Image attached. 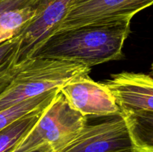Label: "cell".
Wrapping results in <instances>:
<instances>
[{"mask_svg": "<svg viewBox=\"0 0 153 152\" xmlns=\"http://www.w3.org/2000/svg\"><path fill=\"white\" fill-rule=\"evenodd\" d=\"M130 24V19H121L58 31L37 48L31 58L70 61L90 68L120 60L131 31Z\"/></svg>", "mask_w": 153, "mask_h": 152, "instance_id": "cell-1", "label": "cell"}, {"mask_svg": "<svg viewBox=\"0 0 153 152\" xmlns=\"http://www.w3.org/2000/svg\"><path fill=\"white\" fill-rule=\"evenodd\" d=\"M83 64L33 58L24 63L13 81L0 95V111L52 89H61L73 79L89 75Z\"/></svg>", "mask_w": 153, "mask_h": 152, "instance_id": "cell-2", "label": "cell"}, {"mask_svg": "<svg viewBox=\"0 0 153 152\" xmlns=\"http://www.w3.org/2000/svg\"><path fill=\"white\" fill-rule=\"evenodd\" d=\"M86 125L87 116L74 110L59 89L35 125L10 152H57Z\"/></svg>", "mask_w": 153, "mask_h": 152, "instance_id": "cell-3", "label": "cell"}, {"mask_svg": "<svg viewBox=\"0 0 153 152\" xmlns=\"http://www.w3.org/2000/svg\"><path fill=\"white\" fill-rule=\"evenodd\" d=\"M152 4L153 0H73L56 31L88 24L131 20L136 13Z\"/></svg>", "mask_w": 153, "mask_h": 152, "instance_id": "cell-4", "label": "cell"}, {"mask_svg": "<svg viewBox=\"0 0 153 152\" xmlns=\"http://www.w3.org/2000/svg\"><path fill=\"white\" fill-rule=\"evenodd\" d=\"M57 152H132L128 129L120 114L94 125H86Z\"/></svg>", "mask_w": 153, "mask_h": 152, "instance_id": "cell-5", "label": "cell"}, {"mask_svg": "<svg viewBox=\"0 0 153 152\" xmlns=\"http://www.w3.org/2000/svg\"><path fill=\"white\" fill-rule=\"evenodd\" d=\"M70 105L85 116H115L120 107L108 88L83 75L69 81L60 89Z\"/></svg>", "mask_w": 153, "mask_h": 152, "instance_id": "cell-6", "label": "cell"}, {"mask_svg": "<svg viewBox=\"0 0 153 152\" xmlns=\"http://www.w3.org/2000/svg\"><path fill=\"white\" fill-rule=\"evenodd\" d=\"M120 111H153V76L122 72L105 82Z\"/></svg>", "mask_w": 153, "mask_h": 152, "instance_id": "cell-7", "label": "cell"}, {"mask_svg": "<svg viewBox=\"0 0 153 152\" xmlns=\"http://www.w3.org/2000/svg\"><path fill=\"white\" fill-rule=\"evenodd\" d=\"M128 129L132 152H153V111H121Z\"/></svg>", "mask_w": 153, "mask_h": 152, "instance_id": "cell-8", "label": "cell"}, {"mask_svg": "<svg viewBox=\"0 0 153 152\" xmlns=\"http://www.w3.org/2000/svg\"><path fill=\"white\" fill-rule=\"evenodd\" d=\"M58 90L59 89H52L0 111V131L19 118L26 116L35 110L46 108L50 104Z\"/></svg>", "mask_w": 153, "mask_h": 152, "instance_id": "cell-9", "label": "cell"}, {"mask_svg": "<svg viewBox=\"0 0 153 152\" xmlns=\"http://www.w3.org/2000/svg\"><path fill=\"white\" fill-rule=\"evenodd\" d=\"M45 108L19 118L0 131V152H10L38 121Z\"/></svg>", "mask_w": 153, "mask_h": 152, "instance_id": "cell-10", "label": "cell"}, {"mask_svg": "<svg viewBox=\"0 0 153 152\" xmlns=\"http://www.w3.org/2000/svg\"><path fill=\"white\" fill-rule=\"evenodd\" d=\"M17 38L14 37L0 43V95L13 81L23 63H16Z\"/></svg>", "mask_w": 153, "mask_h": 152, "instance_id": "cell-11", "label": "cell"}, {"mask_svg": "<svg viewBox=\"0 0 153 152\" xmlns=\"http://www.w3.org/2000/svg\"><path fill=\"white\" fill-rule=\"evenodd\" d=\"M35 3L13 9L0 16V43L14 37L35 15Z\"/></svg>", "mask_w": 153, "mask_h": 152, "instance_id": "cell-12", "label": "cell"}, {"mask_svg": "<svg viewBox=\"0 0 153 152\" xmlns=\"http://www.w3.org/2000/svg\"><path fill=\"white\" fill-rule=\"evenodd\" d=\"M36 1L37 0H0V16L8 10L26 7Z\"/></svg>", "mask_w": 153, "mask_h": 152, "instance_id": "cell-13", "label": "cell"}, {"mask_svg": "<svg viewBox=\"0 0 153 152\" xmlns=\"http://www.w3.org/2000/svg\"><path fill=\"white\" fill-rule=\"evenodd\" d=\"M151 72H152V73L153 74V63H152V65H151Z\"/></svg>", "mask_w": 153, "mask_h": 152, "instance_id": "cell-14", "label": "cell"}]
</instances>
